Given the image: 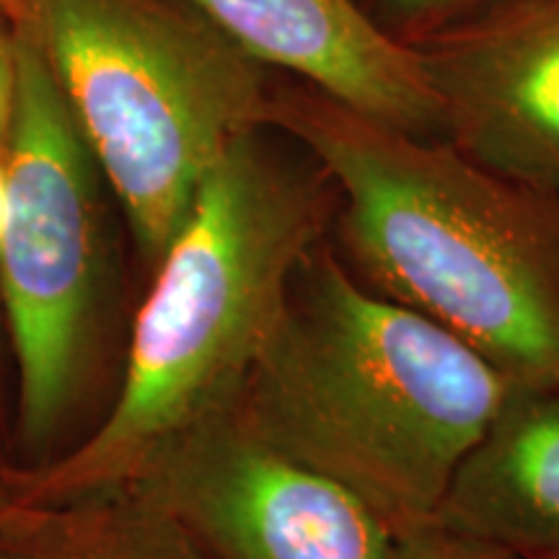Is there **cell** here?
I'll list each match as a JSON object with an SVG mask.
<instances>
[{
    "label": "cell",
    "mask_w": 559,
    "mask_h": 559,
    "mask_svg": "<svg viewBox=\"0 0 559 559\" xmlns=\"http://www.w3.org/2000/svg\"><path fill=\"white\" fill-rule=\"evenodd\" d=\"M280 138L275 124L243 132L207 171L153 267L115 404L73 451L16 472V500L124 485L174 436L234 404L340 205L324 166Z\"/></svg>",
    "instance_id": "cell-1"
},
{
    "label": "cell",
    "mask_w": 559,
    "mask_h": 559,
    "mask_svg": "<svg viewBox=\"0 0 559 559\" xmlns=\"http://www.w3.org/2000/svg\"><path fill=\"white\" fill-rule=\"evenodd\" d=\"M272 124L332 177L330 239L362 285L456 334L510 383L559 379V202L311 86L275 91Z\"/></svg>",
    "instance_id": "cell-2"
},
{
    "label": "cell",
    "mask_w": 559,
    "mask_h": 559,
    "mask_svg": "<svg viewBox=\"0 0 559 559\" xmlns=\"http://www.w3.org/2000/svg\"><path fill=\"white\" fill-rule=\"evenodd\" d=\"M508 389L464 340L362 285L326 236L230 407L402 536L432 523Z\"/></svg>",
    "instance_id": "cell-3"
},
{
    "label": "cell",
    "mask_w": 559,
    "mask_h": 559,
    "mask_svg": "<svg viewBox=\"0 0 559 559\" xmlns=\"http://www.w3.org/2000/svg\"><path fill=\"white\" fill-rule=\"evenodd\" d=\"M156 267L202 179L272 124L262 62L187 0H13Z\"/></svg>",
    "instance_id": "cell-4"
},
{
    "label": "cell",
    "mask_w": 559,
    "mask_h": 559,
    "mask_svg": "<svg viewBox=\"0 0 559 559\" xmlns=\"http://www.w3.org/2000/svg\"><path fill=\"white\" fill-rule=\"evenodd\" d=\"M13 19L19 88L0 296L19 373V440L39 466L86 381L99 285L96 164L32 26Z\"/></svg>",
    "instance_id": "cell-5"
},
{
    "label": "cell",
    "mask_w": 559,
    "mask_h": 559,
    "mask_svg": "<svg viewBox=\"0 0 559 559\" xmlns=\"http://www.w3.org/2000/svg\"><path fill=\"white\" fill-rule=\"evenodd\" d=\"M130 481L218 559L396 557L400 536L379 513L257 436L230 404L160 445Z\"/></svg>",
    "instance_id": "cell-6"
},
{
    "label": "cell",
    "mask_w": 559,
    "mask_h": 559,
    "mask_svg": "<svg viewBox=\"0 0 559 559\" xmlns=\"http://www.w3.org/2000/svg\"><path fill=\"white\" fill-rule=\"evenodd\" d=\"M443 140L559 202V0H498L415 45Z\"/></svg>",
    "instance_id": "cell-7"
},
{
    "label": "cell",
    "mask_w": 559,
    "mask_h": 559,
    "mask_svg": "<svg viewBox=\"0 0 559 559\" xmlns=\"http://www.w3.org/2000/svg\"><path fill=\"white\" fill-rule=\"evenodd\" d=\"M264 68H283L370 120L443 140V111L404 45L362 0H187Z\"/></svg>",
    "instance_id": "cell-8"
},
{
    "label": "cell",
    "mask_w": 559,
    "mask_h": 559,
    "mask_svg": "<svg viewBox=\"0 0 559 559\" xmlns=\"http://www.w3.org/2000/svg\"><path fill=\"white\" fill-rule=\"evenodd\" d=\"M432 523L515 559H559V379L510 383Z\"/></svg>",
    "instance_id": "cell-9"
},
{
    "label": "cell",
    "mask_w": 559,
    "mask_h": 559,
    "mask_svg": "<svg viewBox=\"0 0 559 559\" xmlns=\"http://www.w3.org/2000/svg\"><path fill=\"white\" fill-rule=\"evenodd\" d=\"M0 559H218L138 485L0 510Z\"/></svg>",
    "instance_id": "cell-10"
},
{
    "label": "cell",
    "mask_w": 559,
    "mask_h": 559,
    "mask_svg": "<svg viewBox=\"0 0 559 559\" xmlns=\"http://www.w3.org/2000/svg\"><path fill=\"white\" fill-rule=\"evenodd\" d=\"M492 3L498 0H362L383 29L409 47Z\"/></svg>",
    "instance_id": "cell-11"
},
{
    "label": "cell",
    "mask_w": 559,
    "mask_h": 559,
    "mask_svg": "<svg viewBox=\"0 0 559 559\" xmlns=\"http://www.w3.org/2000/svg\"><path fill=\"white\" fill-rule=\"evenodd\" d=\"M394 559H515L492 544H485L469 536L453 534L428 523V526L402 534L396 542Z\"/></svg>",
    "instance_id": "cell-12"
},
{
    "label": "cell",
    "mask_w": 559,
    "mask_h": 559,
    "mask_svg": "<svg viewBox=\"0 0 559 559\" xmlns=\"http://www.w3.org/2000/svg\"><path fill=\"white\" fill-rule=\"evenodd\" d=\"M16 34L5 24H0V156H5V151H9L13 115H16Z\"/></svg>",
    "instance_id": "cell-13"
},
{
    "label": "cell",
    "mask_w": 559,
    "mask_h": 559,
    "mask_svg": "<svg viewBox=\"0 0 559 559\" xmlns=\"http://www.w3.org/2000/svg\"><path fill=\"white\" fill-rule=\"evenodd\" d=\"M19 498V481L13 469H0V510Z\"/></svg>",
    "instance_id": "cell-14"
},
{
    "label": "cell",
    "mask_w": 559,
    "mask_h": 559,
    "mask_svg": "<svg viewBox=\"0 0 559 559\" xmlns=\"http://www.w3.org/2000/svg\"><path fill=\"white\" fill-rule=\"evenodd\" d=\"M5 221H9V171H5V156H0V241H3Z\"/></svg>",
    "instance_id": "cell-15"
},
{
    "label": "cell",
    "mask_w": 559,
    "mask_h": 559,
    "mask_svg": "<svg viewBox=\"0 0 559 559\" xmlns=\"http://www.w3.org/2000/svg\"><path fill=\"white\" fill-rule=\"evenodd\" d=\"M13 3V0H0V5H11Z\"/></svg>",
    "instance_id": "cell-16"
}]
</instances>
